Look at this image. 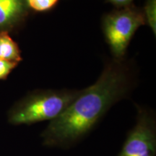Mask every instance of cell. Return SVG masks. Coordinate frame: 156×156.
Wrapping results in <instances>:
<instances>
[{
	"instance_id": "obj_1",
	"label": "cell",
	"mask_w": 156,
	"mask_h": 156,
	"mask_svg": "<svg viewBox=\"0 0 156 156\" xmlns=\"http://www.w3.org/2000/svg\"><path fill=\"white\" fill-rule=\"evenodd\" d=\"M130 71L122 60L107 64L98 80L80 94L42 132L48 147L73 145L93 128L115 103L125 97L131 87Z\"/></svg>"
},
{
	"instance_id": "obj_2",
	"label": "cell",
	"mask_w": 156,
	"mask_h": 156,
	"mask_svg": "<svg viewBox=\"0 0 156 156\" xmlns=\"http://www.w3.org/2000/svg\"><path fill=\"white\" fill-rule=\"evenodd\" d=\"M80 90H44L31 92L13 105L7 114L13 125L56 119L75 100Z\"/></svg>"
},
{
	"instance_id": "obj_3",
	"label": "cell",
	"mask_w": 156,
	"mask_h": 156,
	"mask_svg": "<svg viewBox=\"0 0 156 156\" xmlns=\"http://www.w3.org/2000/svg\"><path fill=\"white\" fill-rule=\"evenodd\" d=\"M145 23L143 11L131 5L103 17V34L115 59L123 60L136 30Z\"/></svg>"
},
{
	"instance_id": "obj_4",
	"label": "cell",
	"mask_w": 156,
	"mask_h": 156,
	"mask_svg": "<svg viewBox=\"0 0 156 156\" xmlns=\"http://www.w3.org/2000/svg\"><path fill=\"white\" fill-rule=\"evenodd\" d=\"M156 126L153 115L138 108L135 126L129 133L119 156H155Z\"/></svg>"
},
{
	"instance_id": "obj_5",
	"label": "cell",
	"mask_w": 156,
	"mask_h": 156,
	"mask_svg": "<svg viewBox=\"0 0 156 156\" xmlns=\"http://www.w3.org/2000/svg\"><path fill=\"white\" fill-rule=\"evenodd\" d=\"M28 12L25 0H0V31L15 30L24 23Z\"/></svg>"
},
{
	"instance_id": "obj_6",
	"label": "cell",
	"mask_w": 156,
	"mask_h": 156,
	"mask_svg": "<svg viewBox=\"0 0 156 156\" xmlns=\"http://www.w3.org/2000/svg\"><path fill=\"white\" fill-rule=\"evenodd\" d=\"M0 58L17 63L23 60L18 44L7 31H0Z\"/></svg>"
},
{
	"instance_id": "obj_7",
	"label": "cell",
	"mask_w": 156,
	"mask_h": 156,
	"mask_svg": "<svg viewBox=\"0 0 156 156\" xmlns=\"http://www.w3.org/2000/svg\"><path fill=\"white\" fill-rule=\"evenodd\" d=\"M29 9L36 12H44L56 7L59 0H25Z\"/></svg>"
},
{
	"instance_id": "obj_8",
	"label": "cell",
	"mask_w": 156,
	"mask_h": 156,
	"mask_svg": "<svg viewBox=\"0 0 156 156\" xmlns=\"http://www.w3.org/2000/svg\"><path fill=\"white\" fill-rule=\"evenodd\" d=\"M145 23L151 27L154 34L156 33V0H147L143 11Z\"/></svg>"
},
{
	"instance_id": "obj_9",
	"label": "cell",
	"mask_w": 156,
	"mask_h": 156,
	"mask_svg": "<svg viewBox=\"0 0 156 156\" xmlns=\"http://www.w3.org/2000/svg\"><path fill=\"white\" fill-rule=\"evenodd\" d=\"M19 63L0 58V80H6Z\"/></svg>"
},
{
	"instance_id": "obj_10",
	"label": "cell",
	"mask_w": 156,
	"mask_h": 156,
	"mask_svg": "<svg viewBox=\"0 0 156 156\" xmlns=\"http://www.w3.org/2000/svg\"><path fill=\"white\" fill-rule=\"evenodd\" d=\"M107 1L119 8H122L131 5L133 0H107Z\"/></svg>"
}]
</instances>
